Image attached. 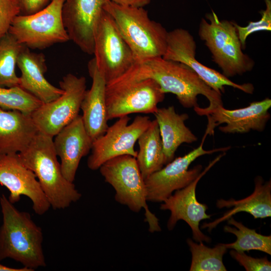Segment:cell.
Wrapping results in <instances>:
<instances>
[{
    "mask_svg": "<svg viewBox=\"0 0 271 271\" xmlns=\"http://www.w3.org/2000/svg\"><path fill=\"white\" fill-rule=\"evenodd\" d=\"M152 79L165 93L176 96L179 103L185 108L199 106L197 96H205L211 109L223 105L221 94L206 84L192 69L177 62L162 57L136 62L123 75L114 80H140Z\"/></svg>",
    "mask_w": 271,
    "mask_h": 271,
    "instance_id": "6da1fadb",
    "label": "cell"
},
{
    "mask_svg": "<svg viewBox=\"0 0 271 271\" xmlns=\"http://www.w3.org/2000/svg\"><path fill=\"white\" fill-rule=\"evenodd\" d=\"M0 261L11 258L32 271L46 265L42 228L27 212L17 209L4 194L0 197Z\"/></svg>",
    "mask_w": 271,
    "mask_h": 271,
    "instance_id": "7a4b0ae2",
    "label": "cell"
},
{
    "mask_svg": "<svg viewBox=\"0 0 271 271\" xmlns=\"http://www.w3.org/2000/svg\"><path fill=\"white\" fill-rule=\"evenodd\" d=\"M23 163L35 175L51 207L64 209L81 194L63 176L57 160L53 138L38 131L29 146L18 153Z\"/></svg>",
    "mask_w": 271,
    "mask_h": 271,
    "instance_id": "3957f363",
    "label": "cell"
},
{
    "mask_svg": "<svg viewBox=\"0 0 271 271\" xmlns=\"http://www.w3.org/2000/svg\"><path fill=\"white\" fill-rule=\"evenodd\" d=\"M103 9L114 21L132 53L135 62L163 57L168 32L160 23L152 20L144 8L106 1Z\"/></svg>",
    "mask_w": 271,
    "mask_h": 271,
    "instance_id": "277c9868",
    "label": "cell"
},
{
    "mask_svg": "<svg viewBox=\"0 0 271 271\" xmlns=\"http://www.w3.org/2000/svg\"><path fill=\"white\" fill-rule=\"evenodd\" d=\"M200 22L199 35L212 54L214 62L226 77L241 75L251 71L253 61L243 53L234 23L220 21L214 12Z\"/></svg>",
    "mask_w": 271,
    "mask_h": 271,
    "instance_id": "5b68a950",
    "label": "cell"
},
{
    "mask_svg": "<svg viewBox=\"0 0 271 271\" xmlns=\"http://www.w3.org/2000/svg\"><path fill=\"white\" fill-rule=\"evenodd\" d=\"M106 182L115 191V199L134 212L143 208L151 233L161 230L159 219L148 207L145 182L135 157L128 155L116 157L99 168Z\"/></svg>",
    "mask_w": 271,
    "mask_h": 271,
    "instance_id": "8992f818",
    "label": "cell"
},
{
    "mask_svg": "<svg viewBox=\"0 0 271 271\" xmlns=\"http://www.w3.org/2000/svg\"><path fill=\"white\" fill-rule=\"evenodd\" d=\"M64 2L51 0L39 11L20 14L14 20L9 33L30 49H44L68 42L70 40L62 17Z\"/></svg>",
    "mask_w": 271,
    "mask_h": 271,
    "instance_id": "52a82bcc",
    "label": "cell"
},
{
    "mask_svg": "<svg viewBox=\"0 0 271 271\" xmlns=\"http://www.w3.org/2000/svg\"><path fill=\"white\" fill-rule=\"evenodd\" d=\"M165 93L152 79L113 80L106 84L105 99L107 119L131 113H154Z\"/></svg>",
    "mask_w": 271,
    "mask_h": 271,
    "instance_id": "ba28073f",
    "label": "cell"
},
{
    "mask_svg": "<svg viewBox=\"0 0 271 271\" xmlns=\"http://www.w3.org/2000/svg\"><path fill=\"white\" fill-rule=\"evenodd\" d=\"M93 55L106 84L121 76L135 63L132 53L114 21L104 10L94 32Z\"/></svg>",
    "mask_w": 271,
    "mask_h": 271,
    "instance_id": "9c48e42d",
    "label": "cell"
},
{
    "mask_svg": "<svg viewBox=\"0 0 271 271\" xmlns=\"http://www.w3.org/2000/svg\"><path fill=\"white\" fill-rule=\"evenodd\" d=\"M86 79L69 73L59 82L63 92L57 99L43 103L31 114L39 131L54 137L78 115L86 90Z\"/></svg>",
    "mask_w": 271,
    "mask_h": 271,
    "instance_id": "30bf717a",
    "label": "cell"
},
{
    "mask_svg": "<svg viewBox=\"0 0 271 271\" xmlns=\"http://www.w3.org/2000/svg\"><path fill=\"white\" fill-rule=\"evenodd\" d=\"M207 134L205 133L200 146L187 154L179 157L166 164L159 171L145 180L147 201L163 202L174 191L182 189L193 182L200 174V165L189 170L190 164L197 158L204 155L217 152H226L229 147L205 150L203 148Z\"/></svg>",
    "mask_w": 271,
    "mask_h": 271,
    "instance_id": "8fae6325",
    "label": "cell"
},
{
    "mask_svg": "<svg viewBox=\"0 0 271 271\" xmlns=\"http://www.w3.org/2000/svg\"><path fill=\"white\" fill-rule=\"evenodd\" d=\"M128 115L119 117L105 132L92 142L88 167L96 170L106 161L117 156L128 155L136 158L134 147L140 135L149 127L148 116L138 115L130 123Z\"/></svg>",
    "mask_w": 271,
    "mask_h": 271,
    "instance_id": "7c38bea8",
    "label": "cell"
},
{
    "mask_svg": "<svg viewBox=\"0 0 271 271\" xmlns=\"http://www.w3.org/2000/svg\"><path fill=\"white\" fill-rule=\"evenodd\" d=\"M196 49V43L191 34L186 30L176 29L168 33L166 49L162 57L186 65L220 94L224 92L225 86H231L248 94L253 92L252 84L235 83L223 74L198 61L195 57Z\"/></svg>",
    "mask_w": 271,
    "mask_h": 271,
    "instance_id": "4fadbf2b",
    "label": "cell"
},
{
    "mask_svg": "<svg viewBox=\"0 0 271 271\" xmlns=\"http://www.w3.org/2000/svg\"><path fill=\"white\" fill-rule=\"evenodd\" d=\"M270 107L271 99L266 98L239 109H227L223 105H219L211 109L197 106L194 110L198 115L207 117L205 132L213 135L216 126L223 123L225 125L219 126V129L224 133H244L251 130L261 132L270 119L268 110Z\"/></svg>",
    "mask_w": 271,
    "mask_h": 271,
    "instance_id": "5bb4252c",
    "label": "cell"
},
{
    "mask_svg": "<svg viewBox=\"0 0 271 271\" xmlns=\"http://www.w3.org/2000/svg\"><path fill=\"white\" fill-rule=\"evenodd\" d=\"M0 184L9 191L8 199L13 204L24 195L32 201L37 214H45L51 207L35 174L23 163L18 153L0 154Z\"/></svg>",
    "mask_w": 271,
    "mask_h": 271,
    "instance_id": "9a60e30c",
    "label": "cell"
},
{
    "mask_svg": "<svg viewBox=\"0 0 271 271\" xmlns=\"http://www.w3.org/2000/svg\"><path fill=\"white\" fill-rule=\"evenodd\" d=\"M225 155V152L220 154L209 163L193 182L185 187L175 191L174 194H172L161 204V209L168 210L171 212L167 223L168 230L173 229L177 222L183 220L191 227L193 238L195 241L199 242L211 241V238L204 234L199 228L200 221L210 219L211 215L206 213L208 209L207 205L199 202L197 200L196 188L201 178Z\"/></svg>",
    "mask_w": 271,
    "mask_h": 271,
    "instance_id": "2e32d148",
    "label": "cell"
},
{
    "mask_svg": "<svg viewBox=\"0 0 271 271\" xmlns=\"http://www.w3.org/2000/svg\"><path fill=\"white\" fill-rule=\"evenodd\" d=\"M106 0H64L62 17L69 40L93 55L94 35Z\"/></svg>",
    "mask_w": 271,
    "mask_h": 271,
    "instance_id": "e0dca14e",
    "label": "cell"
},
{
    "mask_svg": "<svg viewBox=\"0 0 271 271\" xmlns=\"http://www.w3.org/2000/svg\"><path fill=\"white\" fill-rule=\"evenodd\" d=\"M54 137L53 145L60 159L62 173L66 180L73 183L81 159L88 154L92 146L81 115L79 114Z\"/></svg>",
    "mask_w": 271,
    "mask_h": 271,
    "instance_id": "ac0fdd59",
    "label": "cell"
},
{
    "mask_svg": "<svg viewBox=\"0 0 271 271\" xmlns=\"http://www.w3.org/2000/svg\"><path fill=\"white\" fill-rule=\"evenodd\" d=\"M92 83L86 90L81 103V115L86 132L92 142L103 135L108 127L105 99L106 82L98 71L93 59L88 64Z\"/></svg>",
    "mask_w": 271,
    "mask_h": 271,
    "instance_id": "d6986e66",
    "label": "cell"
},
{
    "mask_svg": "<svg viewBox=\"0 0 271 271\" xmlns=\"http://www.w3.org/2000/svg\"><path fill=\"white\" fill-rule=\"evenodd\" d=\"M17 65L21 73L19 86L43 103L52 101L62 94L63 90L51 84L44 76L47 65L43 53L34 52L23 45Z\"/></svg>",
    "mask_w": 271,
    "mask_h": 271,
    "instance_id": "ffe728a7",
    "label": "cell"
},
{
    "mask_svg": "<svg viewBox=\"0 0 271 271\" xmlns=\"http://www.w3.org/2000/svg\"><path fill=\"white\" fill-rule=\"evenodd\" d=\"M39 131L31 115L0 108V154L19 153Z\"/></svg>",
    "mask_w": 271,
    "mask_h": 271,
    "instance_id": "44dd1931",
    "label": "cell"
},
{
    "mask_svg": "<svg viewBox=\"0 0 271 271\" xmlns=\"http://www.w3.org/2000/svg\"><path fill=\"white\" fill-rule=\"evenodd\" d=\"M253 192L249 196L239 200L231 199H220L216 206L220 209L232 208L223 215L209 223H203L201 228H208L211 231L220 223L227 220L234 214L241 212L250 214L254 219L264 218L271 216V181L264 182L262 178L256 176L254 180Z\"/></svg>",
    "mask_w": 271,
    "mask_h": 271,
    "instance_id": "7402d4cb",
    "label": "cell"
},
{
    "mask_svg": "<svg viewBox=\"0 0 271 271\" xmlns=\"http://www.w3.org/2000/svg\"><path fill=\"white\" fill-rule=\"evenodd\" d=\"M154 114L159 125L166 165L173 160L180 145L195 142L198 138L185 125L188 114H178L174 106L158 108Z\"/></svg>",
    "mask_w": 271,
    "mask_h": 271,
    "instance_id": "603a6c76",
    "label": "cell"
},
{
    "mask_svg": "<svg viewBox=\"0 0 271 271\" xmlns=\"http://www.w3.org/2000/svg\"><path fill=\"white\" fill-rule=\"evenodd\" d=\"M137 141L139 150L136 159L145 180L166 165L159 125L156 119L151 120L149 127Z\"/></svg>",
    "mask_w": 271,
    "mask_h": 271,
    "instance_id": "cb8c5ba5",
    "label": "cell"
},
{
    "mask_svg": "<svg viewBox=\"0 0 271 271\" xmlns=\"http://www.w3.org/2000/svg\"><path fill=\"white\" fill-rule=\"evenodd\" d=\"M229 225L224 227V231L234 234L235 241L224 244L227 249H232L239 252L256 250L271 254V236L263 235L256 232V229L245 226L241 222L236 221L232 217L227 220Z\"/></svg>",
    "mask_w": 271,
    "mask_h": 271,
    "instance_id": "d4e9b609",
    "label": "cell"
},
{
    "mask_svg": "<svg viewBox=\"0 0 271 271\" xmlns=\"http://www.w3.org/2000/svg\"><path fill=\"white\" fill-rule=\"evenodd\" d=\"M23 47L9 33L0 39V87L19 86L20 78L16 73V66Z\"/></svg>",
    "mask_w": 271,
    "mask_h": 271,
    "instance_id": "484cf974",
    "label": "cell"
},
{
    "mask_svg": "<svg viewBox=\"0 0 271 271\" xmlns=\"http://www.w3.org/2000/svg\"><path fill=\"white\" fill-rule=\"evenodd\" d=\"M187 242L192 254L190 271H226L223 263V256L227 248L223 243L213 248L208 247L202 242L199 244L188 238Z\"/></svg>",
    "mask_w": 271,
    "mask_h": 271,
    "instance_id": "4316f807",
    "label": "cell"
},
{
    "mask_svg": "<svg viewBox=\"0 0 271 271\" xmlns=\"http://www.w3.org/2000/svg\"><path fill=\"white\" fill-rule=\"evenodd\" d=\"M43 103L20 86L0 87V108L31 115Z\"/></svg>",
    "mask_w": 271,
    "mask_h": 271,
    "instance_id": "83f0119b",
    "label": "cell"
},
{
    "mask_svg": "<svg viewBox=\"0 0 271 271\" xmlns=\"http://www.w3.org/2000/svg\"><path fill=\"white\" fill-rule=\"evenodd\" d=\"M266 9L261 12V18L256 22H250L245 27L234 23L242 48L245 47L247 37L251 34L259 31L271 30V2L265 0Z\"/></svg>",
    "mask_w": 271,
    "mask_h": 271,
    "instance_id": "f1b7e54d",
    "label": "cell"
},
{
    "mask_svg": "<svg viewBox=\"0 0 271 271\" xmlns=\"http://www.w3.org/2000/svg\"><path fill=\"white\" fill-rule=\"evenodd\" d=\"M20 14L18 0H0V39L9 33L14 20Z\"/></svg>",
    "mask_w": 271,
    "mask_h": 271,
    "instance_id": "f546056e",
    "label": "cell"
},
{
    "mask_svg": "<svg viewBox=\"0 0 271 271\" xmlns=\"http://www.w3.org/2000/svg\"><path fill=\"white\" fill-rule=\"evenodd\" d=\"M230 254L246 271H267L271 270V262L266 256L262 258H254L247 255L244 252H239L231 250Z\"/></svg>",
    "mask_w": 271,
    "mask_h": 271,
    "instance_id": "4dcf8cb0",
    "label": "cell"
},
{
    "mask_svg": "<svg viewBox=\"0 0 271 271\" xmlns=\"http://www.w3.org/2000/svg\"><path fill=\"white\" fill-rule=\"evenodd\" d=\"M21 14L30 15L43 9L51 0H18Z\"/></svg>",
    "mask_w": 271,
    "mask_h": 271,
    "instance_id": "1f68e13d",
    "label": "cell"
},
{
    "mask_svg": "<svg viewBox=\"0 0 271 271\" xmlns=\"http://www.w3.org/2000/svg\"><path fill=\"white\" fill-rule=\"evenodd\" d=\"M115 4L126 6L134 7H142L148 5L151 2V0H106Z\"/></svg>",
    "mask_w": 271,
    "mask_h": 271,
    "instance_id": "d6a6232c",
    "label": "cell"
},
{
    "mask_svg": "<svg viewBox=\"0 0 271 271\" xmlns=\"http://www.w3.org/2000/svg\"><path fill=\"white\" fill-rule=\"evenodd\" d=\"M0 271H32L31 269L23 267L22 268H13L0 263Z\"/></svg>",
    "mask_w": 271,
    "mask_h": 271,
    "instance_id": "836d02e7",
    "label": "cell"
}]
</instances>
